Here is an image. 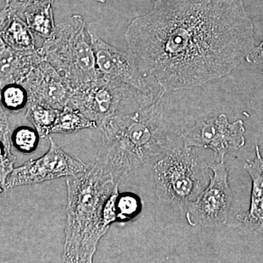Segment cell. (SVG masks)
Segmentation results:
<instances>
[{"mask_svg": "<svg viewBox=\"0 0 263 263\" xmlns=\"http://www.w3.org/2000/svg\"><path fill=\"white\" fill-rule=\"evenodd\" d=\"M124 38L145 80L163 93L228 75L255 46L243 0H164L133 19Z\"/></svg>", "mask_w": 263, "mask_h": 263, "instance_id": "1", "label": "cell"}, {"mask_svg": "<svg viewBox=\"0 0 263 263\" xmlns=\"http://www.w3.org/2000/svg\"><path fill=\"white\" fill-rule=\"evenodd\" d=\"M162 98L134 113L116 114L100 128L102 146L94 164L109 179L119 182L176 146L164 122Z\"/></svg>", "mask_w": 263, "mask_h": 263, "instance_id": "2", "label": "cell"}, {"mask_svg": "<svg viewBox=\"0 0 263 263\" xmlns=\"http://www.w3.org/2000/svg\"><path fill=\"white\" fill-rule=\"evenodd\" d=\"M119 183L105 176L94 163L84 174L66 178L64 262H93L99 242L108 231L103 226V207Z\"/></svg>", "mask_w": 263, "mask_h": 263, "instance_id": "3", "label": "cell"}, {"mask_svg": "<svg viewBox=\"0 0 263 263\" xmlns=\"http://www.w3.org/2000/svg\"><path fill=\"white\" fill-rule=\"evenodd\" d=\"M208 164L195 147H174L152 164L157 198L186 212L209 184Z\"/></svg>", "mask_w": 263, "mask_h": 263, "instance_id": "4", "label": "cell"}, {"mask_svg": "<svg viewBox=\"0 0 263 263\" xmlns=\"http://www.w3.org/2000/svg\"><path fill=\"white\" fill-rule=\"evenodd\" d=\"M37 51L72 89L98 79L94 51L88 42L86 24L81 15H72L57 24L53 35L44 40Z\"/></svg>", "mask_w": 263, "mask_h": 263, "instance_id": "5", "label": "cell"}, {"mask_svg": "<svg viewBox=\"0 0 263 263\" xmlns=\"http://www.w3.org/2000/svg\"><path fill=\"white\" fill-rule=\"evenodd\" d=\"M90 42L94 51L98 78L124 86L136 99L140 108L147 106L164 96L156 91L142 76L129 52L120 51L89 30Z\"/></svg>", "mask_w": 263, "mask_h": 263, "instance_id": "6", "label": "cell"}, {"mask_svg": "<svg viewBox=\"0 0 263 263\" xmlns=\"http://www.w3.org/2000/svg\"><path fill=\"white\" fill-rule=\"evenodd\" d=\"M212 172L209 184L186 212V221L192 227H221L228 222L233 193L228 182V171L223 162L208 164Z\"/></svg>", "mask_w": 263, "mask_h": 263, "instance_id": "7", "label": "cell"}, {"mask_svg": "<svg viewBox=\"0 0 263 263\" xmlns=\"http://www.w3.org/2000/svg\"><path fill=\"white\" fill-rule=\"evenodd\" d=\"M49 141V149L43 157L29 160L13 170L5 181L7 190L77 176L89 170L90 164L66 153L52 138Z\"/></svg>", "mask_w": 263, "mask_h": 263, "instance_id": "8", "label": "cell"}, {"mask_svg": "<svg viewBox=\"0 0 263 263\" xmlns=\"http://www.w3.org/2000/svg\"><path fill=\"white\" fill-rule=\"evenodd\" d=\"M246 129L243 121L233 123L226 114L197 121L181 134L183 144L186 146L210 149L214 152V160L223 162L227 154L239 150L245 146Z\"/></svg>", "mask_w": 263, "mask_h": 263, "instance_id": "9", "label": "cell"}, {"mask_svg": "<svg viewBox=\"0 0 263 263\" xmlns=\"http://www.w3.org/2000/svg\"><path fill=\"white\" fill-rule=\"evenodd\" d=\"M127 92L124 86L98 78L94 82L73 89L67 105L80 110L100 129L117 114Z\"/></svg>", "mask_w": 263, "mask_h": 263, "instance_id": "10", "label": "cell"}, {"mask_svg": "<svg viewBox=\"0 0 263 263\" xmlns=\"http://www.w3.org/2000/svg\"><path fill=\"white\" fill-rule=\"evenodd\" d=\"M28 91L29 103L62 110L68 103L72 88L49 63L43 60L22 83Z\"/></svg>", "mask_w": 263, "mask_h": 263, "instance_id": "11", "label": "cell"}, {"mask_svg": "<svg viewBox=\"0 0 263 263\" xmlns=\"http://www.w3.org/2000/svg\"><path fill=\"white\" fill-rule=\"evenodd\" d=\"M43 60L37 48L35 51H19L4 43L0 47V88L13 83L22 84Z\"/></svg>", "mask_w": 263, "mask_h": 263, "instance_id": "12", "label": "cell"}, {"mask_svg": "<svg viewBox=\"0 0 263 263\" xmlns=\"http://www.w3.org/2000/svg\"><path fill=\"white\" fill-rule=\"evenodd\" d=\"M245 168L252 181L250 206L248 212L238 214L236 218L251 229L263 235V171L257 157L254 160H247Z\"/></svg>", "mask_w": 263, "mask_h": 263, "instance_id": "13", "label": "cell"}, {"mask_svg": "<svg viewBox=\"0 0 263 263\" xmlns=\"http://www.w3.org/2000/svg\"><path fill=\"white\" fill-rule=\"evenodd\" d=\"M53 0H39L27 7L24 20L36 35L44 40L51 37L56 29L53 16Z\"/></svg>", "mask_w": 263, "mask_h": 263, "instance_id": "14", "label": "cell"}, {"mask_svg": "<svg viewBox=\"0 0 263 263\" xmlns=\"http://www.w3.org/2000/svg\"><path fill=\"white\" fill-rule=\"evenodd\" d=\"M0 37L6 46L16 51H32L37 50L34 33L29 28L23 18L11 12L8 23L0 32Z\"/></svg>", "mask_w": 263, "mask_h": 263, "instance_id": "15", "label": "cell"}, {"mask_svg": "<svg viewBox=\"0 0 263 263\" xmlns=\"http://www.w3.org/2000/svg\"><path fill=\"white\" fill-rule=\"evenodd\" d=\"M89 128H98L96 122L87 119L78 109L66 105L59 110L51 134L67 135Z\"/></svg>", "mask_w": 263, "mask_h": 263, "instance_id": "16", "label": "cell"}, {"mask_svg": "<svg viewBox=\"0 0 263 263\" xmlns=\"http://www.w3.org/2000/svg\"><path fill=\"white\" fill-rule=\"evenodd\" d=\"M59 110L35 103H29L25 117L32 123L41 138H46L51 130L58 117Z\"/></svg>", "mask_w": 263, "mask_h": 263, "instance_id": "17", "label": "cell"}, {"mask_svg": "<svg viewBox=\"0 0 263 263\" xmlns=\"http://www.w3.org/2000/svg\"><path fill=\"white\" fill-rule=\"evenodd\" d=\"M28 103V91L22 84L13 83L0 88V105L4 110L18 112L27 108Z\"/></svg>", "mask_w": 263, "mask_h": 263, "instance_id": "18", "label": "cell"}, {"mask_svg": "<svg viewBox=\"0 0 263 263\" xmlns=\"http://www.w3.org/2000/svg\"><path fill=\"white\" fill-rule=\"evenodd\" d=\"M40 139L41 137L35 128L28 126L17 127L10 135V141L13 146L21 153L26 155L33 153L37 149Z\"/></svg>", "mask_w": 263, "mask_h": 263, "instance_id": "19", "label": "cell"}, {"mask_svg": "<svg viewBox=\"0 0 263 263\" xmlns=\"http://www.w3.org/2000/svg\"><path fill=\"white\" fill-rule=\"evenodd\" d=\"M141 198L131 193H119L117 200L118 222H127L141 212Z\"/></svg>", "mask_w": 263, "mask_h": 263, "instance_id": "20", "label": "cell"}, {"mask_svg": "<svg viewBox=\"0 0 263 263\" xmlns=\"http://www.w3.org/2000/svg\"><path fill=\"white\" fill-rule=\"evenodd\" d=\"M10 132L0 134V181L5 186V181L15 168L16 157L12 153ZM6 187V186H5Z\"/></svg>", "mask_w": 263, "mask_h": 263, "instance_id": "21", "label": "cell"}, {"mask_svg": "<svg viewBox=\"0 0 263 263\" xmlns=\"http://www.w3.org/2000/svg\"><path fill=\"white\" fill-rule=\"evenodd\" d=\"M245 59L249 63L263 65V41L258 46H254Z\"/></svg>", "mask_w": 263, "mask_h": 263, "instance_id": "22", "label": "cell"}, {"mask_svg": "<svg viewBox=\"0 0 263 263\" xmlns=\"http://www.w3.org/2000/svg\"><path fill=\"white\" fill-rule=\"evenodd\" d=\"M10 15V11L9 8L8 7L5 6L3 10H0V32H2L5 25L8 23V20H9ZM4 43L2 41L1 37H0V47H1Z\"/></svg>", "mask_w": 263, "mask_h": 263, "instance_id": "23", "label": "cell"}, {"mask_svg": "<svg viewBox=\"0 0 263 263\" xmlns=\"http://www.w3.org/2000/svg\"><path fill=\"white\" fill-rule=\"evenodd\" d=\"M6 132H10L9 122L8 116L0 105V134Z\"/></svg>", "mask_w": 263, "mask_h": 263, "instance_id": "24", "label": "cell"}, {"mask_svg": "<svg viewBox=\"0 0 263 263\" xmlns=\"http://www.w3.org/2000/svg\"><path fill=\"white\" fill-rule=\"evenodd\" d=\"M255 152L256 157L258 159L259 166H260L261 169H262L263 171V159L262 158V157H261L260 152H259L258 144H256Z\"/></svg>", "mask_w": 263, "mask_h": 263, "instance_id": "25", "label": "cell"}, {"mask_svg": "<svg viewBox=\"0 0 263 263\" xmlns=\"http://www.w3.org/2000/svg\"><path fill=\"white\" fill-rule=\"evenodd\" d=\"M6 190L7 189L5 187V185L1 182V181H0V195H1L2 194L4 193Z\"/></svg>", "mask_w": 263, "mask_h": 263, "instance_id": "26", "label": "cell"}, {"mask_svg": "<svg viewBox=\"0 0 263 263\" xmlns=\"http://www.w3.org/2000/svg\"><path fill=\"white\" fill-rule=\"evenodd\" d=\"M258 146L261 157H262V158L263 159V141H262V143H261V146H259V145H258Z\"/></svg>", "mask_w": 263, "mask_h": 263, "instance_id": "27", "label": "cell"}, {"mask_svg": "<svg viewBox=\"0 0 263 263\" xmlns=\"http://www.w3.org/2000/svg\"><path fill=\"white\" fill-rule=\"evenodd\" d=\"M151 1L153 2L154 5H155L161 3V2L164 1V0H151Z\"/></svg>", "mask_w": 263, "mask_h": 263, "instance_id": "28", "label": "cell"}, {"mask_svg": "<svg viewBox=\"0 0 263 263\" xmlns=\"http://www.w3.org/2000/svg\"><path fill=\"white\" fill-rule=\"evenodd\" d=\"M97 1L99 2V3H104L105 2V0H97Z\"/></svg>", "mask_w": 263, "mask_h": 263, "instance_id": "29", "label": "cell"}]
</instances>
